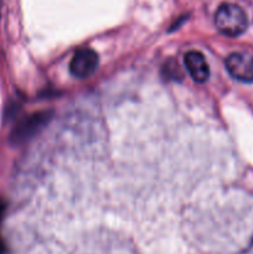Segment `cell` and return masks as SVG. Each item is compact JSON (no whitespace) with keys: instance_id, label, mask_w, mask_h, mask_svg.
Instances as JSON below:
<instances>
[{"instance_id":"2","label":"cell","mask_w":253,"mask_h":254,"mask_svg":"<svg viewBox=\"0 0 253 254\" xmlns=\"http://www.w3.org/2000/svg\"><path fill=\"white\" fill-rule=\"evenodd\" d=\"M51 112H39L22 119L10 134V143L12 145H21L34 138L37 133H40L42 128L46 126L51 119Z\"/></svg>"},{"instance_id":"4","label":"cell","mask_w":253,"mask_h":254,"mask_svg":"<svg viewBox=\"0 0 253 254\" xmlns=\"http://www.w3.org/2000/svg\"><path fill=\"white\" fill-rule=\"evenodd\" d=\"M98 55L92 49H81L73 55L69 62V71L76 78H87L98 67Z\"/></svg>"},{"instance_id":"7","label":"cell","mask_w":253,"mask_h":254,"mask_svg":"<svg viewBox=\"0 0 253 254\" xmlns=\"http://www.w3.org/2000/svg\"><path fill=\"white\" fill-rule=\"evenodd\" d=\"M4 212H5V202L0 198V221H1L2 216H4Z\"/></svg>"},{"instance_id":"5","label":"cell","mask_w":253,"mask_h":254,"mask_svg":"<svg viewBox=\"0 0 253 254\" xmlns=\"http://www.w3.org/2000/svg\"><path fill=\"white\" fill-rule=\"evenodd\" d=\"M185 67L191 78L198 83H203L210 77V68L205 56L198 51H189L184 57Z\"/></svg>"},{"instance_id":"6","label":"cell","mask_w":253,"mask_h":254,"mask_svg":"<svg viewBox=\"0 0 253 254\" xmlns=\"http://www.w3.org/2000/svg\"><path fill=\"white\" fill-rule=\"evenodd\" d=\"M163 69L164 72H165L166 78L169 79H180L181 77H183L180 67H179V64L174 61L166 62Z\"/></svg>"},{"instance_id":"3","label":"cell","mask_w":253,"mask_h":254,"mask_svg":"<svg viewBox=\"0 0 253 254\" xmlns=\"http://www.w3.org/2000/svg\"><path fill=\"white\" fill-rule=\"evenodd\" d=\"M226 68L235 79L253 83V56L243 52H233L226 59Z\"/></svg>"},{"instance_id":"8","label":"cell","mask_w":253,"mask_h":254,"mask_svg":"<svg viewBox=\"0 0 253 254\" xmlns=\"http://www.w3.org/2000/svg\"><path fill=\"white\" fill-rule=\"evenodd\" d=\"M5 252V247H4V243H2V241L0 240V254H4Z\"/></svg>"},{"instance_id":"1","label":"cell","mask_w":253,"mask_h":254,"mask_svg":"<svg viewBox=\"0 0 253 254\" xmlns=\"http://www.w3.org/2000/svg\"><path fill=\"white\" fill-rule=\"evenodd\" d=\"M216 27L221 34L230 37L242 35L248 26V19L241 6L226 2L218 6L215 14Z\"/></svg>"}]
</instances>
